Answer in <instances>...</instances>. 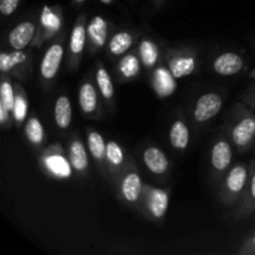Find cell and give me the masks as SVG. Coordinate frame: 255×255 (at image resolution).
I'll list each match as a JSON object with an SVG mask.
<instances>
[{"label":"cell","instance_id":"obj_19","mask_svg":"<svg viewBox=\"0 0 255 255\" xmlns=\"http://www.w3.org/2000/svg\"><path fill=\"white\" fill-rule=\"evenodd\" d=\"M141 156L144 167L154 176H166L171 169V162H169L167 154L164 153L163 149L154 144L144 147Z\"/></svg>","mask_w":255,"mask_h":255},{"label":"cell","instance_id":"obj_2","mask_svg":"<svg viewBox=\"0 0 255 255\" xmlns=\"http://www.w3.org/2000/svg\"><path fill=\"white\" fill-rule=\"evenodd\" d=\"M117 198L132 209H139L142 193H143L144 182L138 171L133 157H129L126 167L117 176L114 182Z\"/></svg>","mask_w":255,"mask_h":255},{"label":"cell","instance_id":"obj_9","mask_svg":"<svg viewBox=\"0 0 255 255\" xmlns=\"http://www.w3.org/2000/svg\"><path fill=\"white\" fill-rule=\"evenodd\" d=\"M87 49V19L82 12L74 22L70 32L69 45H67L66 67L69 71H75L81 64L85 50Z\"/></svg>","mask_w":255,"mask_h":255},{"label":"cell","instance_id":"obj_14","mask_svg":"<svg viewBox=\"0 0 255 255\" xmlns=\"http://www.w3.org/2000/svg\"><path fill=\"white\" fill-rule=\"evenodd\" d=\"M110 22L101 15H96L87 22V52L94 56L105 49L109 42Z\"/></svg>","mask_w":255,"mask_h":255},{"label":"cell","instance_id":"obj_38","mask_svg":"<svg viewBox=\"0 0 255 255\" xmlns=\"http://www.w3.org/2000/svg\"><path fill=\"white\" fill-rule=\"evenodd\" d=\"M251 77H253V79H255V69L251 72Z\"/></svg>","mask_w":255,"mask_h":255},{"label":"cell","instance_id":"obj_8","mask_svg":"<svg viewBox=\"0 0 255 255\" xmlns=\"http://www.w3.org/2000/svg\"><path fill=\"white\" fill-rule=\"evenodd\" d=\"M65 56V34L61 32L47 46L39 67L40 80L45 86H49L56 79Z\"/></svg>","mask_w":255,"mask_h":255},{"label":"cell","instance_id":"obj_3","mask_svg":"<svg viewBox=\"0 0 255 255\" xmlns=\"http://www.w3.org/2000/svg\"><path fill=\"white\" fill-rule=\"evenodd\" d=\"M37 164L45 176L55 181H66L74 176L69 154L60 142H54L42 148L37 157Z\"/></svg>","mask_w":255,"mask_h":255},{"label":"cell","instance_id":"obj_34","mask_svg":"<svg viewBox=\"0 0 255 255\" xmlns=\"http://www.w3.org/2000/svg\"><path fill=\"white\" fill-rule=\"evenodd\" d=\"M0 124L4 129H9L14 125L12 112L1 104H0Z\"/></svg>","mask_w":255,"mask_h":255},{"label":"cell","instance_id":"obj_10","mask_svg":"<svg viewBox=\"0 0 255 255\" xmlns=\"http://www.w3.org/2000/svg\"><path fill=\"white\" fill-rule=\"evenodd\" d=\"M167 67L177 80L193 74L198 67V55L193 49H167L163 55Z\"/></svg>","mask_w":255,"mask_h":255},{"label":"cell","instance_id":"obj_15","mask_svg":"<svg viewBox=\"0 0 255 255\" xmlns=\"http://www.w3.org/2000/svg\"><path fill=\"white\" fill-rule=\"evenodd\" d=\"M89 148L84 143L81 137L75 132L71 134L67 142V154H69L70 163H71L74 174L79 178H85L89 173Z\"/></svg>","mask_w":255,"mask_h":255},{"label":"cell","instance_id":"obj_18","mask_svg":"<svg viewBox=\"0 0 255 255\" xmlns=\"http://www.w3.org/2000/svg\"><path fill=\"white\" fill-rule=\"evenodd\" d=\"M137 40V34L131 29H121L115 32L106 45V56L110 59H120L131 51Z\"/></svg>","mask_w":255,"mask_h":255},{"label":"cell","instance_id":"obj_35","mask_svg":"<svg viewBox=\"0 0 255 255\" xmlns=\"http://www.w3.org/2000/svg\"><path fill=\"white\" fill-rule=\"evenodd\" d=\"M243 102L255 111V85L249 87L243 94Z\"/></svg>","mask_w":255,"mask_h":255},{"label":"cell","instance_id":"obj_26","mask_svg":"<svg viewBox=\"0 0 255 255\" xmlns=\"http://www.w3.org/2000/svg\"><path fill=\"white\" fill-rule=\"evenodd\" d=\"M137 54H138L139 60L142 62V66L147 71H152L159 65L161 60V50H159L158 44L151 37L143 36L137 44Z\"/></svg>","mask_w":255,"mask_h":255},{"label":"cell","instance_id":"obj_37","mask_svg":"<svg viewBox=\"0 0 255 255\" xmlns=\"http://www.w3.org/2000/svg\"><path fill=\"white\" fill-rule=\"evenodd\" d=\"M72 1H74V4L76 5V6H80V5L84 4V2L86 1V0H72Z\"/></svg>","mask_w":255,"mask_h":255},{"label":"cell","instance_id":"obj_16","mask_svg":"<svg viewBox=\"0 0 255 255\" xmlns=\"http://www.w3.org/2000/svg\"><path fill=\"white\" fill-rule=\"evenodd\" d=\"M86 144L89 148L90 156L92 161L96 164L97 169L101 172L102 176L109 181V172L106 166V151L107 142L105 141L101 132L96 131L94 128H86Z\"/></svg>","mask_w":255,"mask_h":255},{"label":"cell","instance_id":"obj_32","mask_svg":"<svg viewBox=\"0 0 255 255\" xmlns=\"http://www.w3.org/2000/svg\"><path fill=\"white\" fill-rule=\"evenodd\" d=\"M239 255H255V231L246 237L238 251Z\"/></svg>","mask_w":255,"mask_h":255},{"label":"cell","instance_id":"obj_23","mask_svg":"<svg viewBox=\"0 0 255 255\" xmlns=\"http://www.w3.org/2000/svg\"><path fill=\"white\" fill-rule=\"evenodd\" d=\"M95 82L99 89L100 95H101L102 101L106 104V107L109 111L115 110V86L112 77L110 75L109 70L104 65V62L97 60L96 66H95Z\"/></svg>","mask_w":255,"mask_h":255},{"label":"cell","instance_id":"obj_5","mask_svg":"<svg viewBox=\"0 0 255 255\" xmlns=\"http://www.w3.org/2000/svg\"><path fill=\"white\" fill-rule=\"evenodd\" d=\"M169 202H171V189L159 188L144 183L138 211L149 221L154 223H162L168 212Z\"/></svg>","mask_w":255,"mask_h":255},{"label":"cell","instance_id":"obj_4","mask_svg":"<svg viewBox=\"0 0 255 255\" xmlns=\"http://www.w3.org/2000/svg\"><path fill=\"white\" fill-rule=\"evenodd\" d=\"M249 179V164L238 162L231 167L221 181L218 199L227 208H234L241 202Z\"/></svg>","mask_w":255,"mask_h":255},{"label":"cell","instance_id":"obj_22","mask_svg":"<svg viewBox=\"0 0 255 255\" xmlns=\"http://www.w3.org/2000/svg\"><path fill=\"white\" fill-rule=\"evenodd\" d=\"M129 157L126 156L124 147L115 139L107 141V151H106V166L109 172V182L114 184L115 179L117 178L122 169L126 167Z\"/></svg>","mask_w":255,"mask_h":255},{"label":"cell","instance_id":"obj_7","mask_svg":"<svg viewBox=\"0 0 255 255\" xmlns=\"http://www.w3.org/2000/svg\"><path fill=\"white\" fill-rule=\"evenodd\" d=\"M233 143L224 131L217 136L212 144L209 162L212 174L217 182H221L231 169L233 162Z\"/></svg>","mask_w":255,"mask_h":255},{"label":"cell","instance_id":"obj_11","mask_svg":"<svg viewBox=\"0 0 255 255\" xmlns=\"http://www.w3.org/2000/svg\"><path fill=\"white\" fill-rule=\"evenodd\" d=\"M224 105L222 94L208 91L199 95L192 106V120L197 127L204 126L218 116Z\"/></svg>","mask_w":255,"mask_h":255},{"label":"cell","instance_id":"obj_31","mask_svg":"<svg viewBox=\"0 0 255 255\" xmlns=\"http://www.w3.org/2000/svg\"><path fill=\"white\" fill-rule=\"evenodd\" d=\"M15 100V87L12 84L11 76L7 74H1V84H0V104L12 112Z\"/></svg>","mask_w":255,"mask_h":255},{"label":"cell","instance_id":"obj_17","mask_svg":"<svg viewBox=\"0 0 255 255\" xmlns=\"http://www.w3.org/2000/svg\"><path fill=\"white\" fill-rule=\"evenodd\" d=\"M37 30V22L32 19L24 20L15 25L7 34V42L12 50H25L31 46Z\"/></svg>","mask_w":255,"mask_h":255},{"label":"cell","instance_id":"obj_1","mask_svg":"<svg viewBox=\"0 0 255 255\" xmlns=\"http://www.w3.org/2000/svg\"><path fill=\"white\" fill-rule=\"evenodd\" d=\"M223 131L239 153L255 146V111L247 104H236L226 117Z\"/></svg>","mask_w":255,"mask_h":255},{"label":"cell","instance_id":"obj_28","mask_svg":"<svg viewBox=\"0 0 255 255\" xmlns=\"http://www.w3.org/2000/svg\"><path fill=\"white\" fill-rule=\"evenodd\" d=\"M24 133L27 143L35 149H42L46 139L44 125L35 114L29 115L24 125Z\"/></svg>","mask_w":255,"mask_h":255},{"label":"cell","instance_id":"obj_27","mask_svg":"<svg viewBox=\"0 0 255 255\" xmlns=\"http://www.w3.org/2000/svg\"><path fill=\"white\" fill-rule=\"evenodd\" d=\"M168 139L171 146L176 151L183 152L188 148L189 141H191V134H189L188 125H187L186 120H184L182 115H178L172 121L168 132Z\"/></svg>","mask_w":255,"mask_h":255},{"label":"cell","instance_id":"obj_39","mask_svg":"<svg viewBox=\"0 0 255 255\" xmlns=\"http://www.w3.org/2000/svg\"><path fill=\"white\" fill-rule=\"evenodd\" d=\"M254 152H255V146H254Z\"/></svg>","mask_w":255,"mask_h":255},{"label":"cell","instance_id":"obj_29","mask_svg":"<svg viewBox=\"0 0 255 255\" xmlns=\"http://www.w3.org/2000/svg\"><path fill=\"white\" fill-rule=\"evenodd\" d=\"M15 100L14 107H12V117H14V125L16 128L24 127L27 117H29V99H27L26 91L20 82H15Z\"/></svg>","mask_w":255,"mask_h":255},{"label":"cell","instance_id":"obj_20","mask_svg":"<svg viewBox=\"0 0 255 255\" xmlns=\"http://www.w3.org/2000/svg\"><path fill=\"white\" fill-rule=\"evenodd\" d=\"M255 213V159L249 163V179L241 202L233 208V217L238 221Z\"/></svg>","mask_w":255,"mask_h":255},{"label":"cell","instance_id":"obj_21","mask_svg":"<svg viewBox=\"0 0 255 255\" xmlns=\"http://www.w3.org/2000/svg\"><path fill=\"white\" fill-rule=\"evenodd\" d=\"M212 69L221 76H234L246 69V61L238 52L226 51L214 57Z\"/></svg>","mask_w":255,"mask_h":255},{"label":"cell","instance_id":"obj_33","mask_svg":"<svg viewBox=\"0 0 255 255\" xmlns=\"http://www.w3.org/2000/svg\"><path fill=\"white\" fill-rule=\"evenodd\" d=\"M20 0H0V12L2 16H10L16 11Z\"/></svg>","mask_w":255,"mask_h":255},{"label":"cell","instance_id":"obj_36","mask_svg":"<svg viewBox=\"0 0 255 255\" xmlns=\"http://www.w3.org/2000/svg\"><path fill=\"white\" fill-rule=\"evenodd\" d=\"M151 1L152 4L154 5L156 9H161V7L164 5V2H166V0H151Z\"/></svg>","mask_w":255,"mask_h":255},{"label":"cell","instance_id":"obj_30","mask_svg":"<svg viewBox=\"0 0 255 255\" xmlns=\"http://www.w3.org/2000/svg\"><path fill=\"white\" fill-rule=\"evenodd\" d=\"M54 121L60 131H66L72 122V105L69 96L59 95L54 104Z\"/></svg>","mask_w":255,"mask_h":255},{"label":"cell","instance_id":"obj_24","mask_svg":"<svg viewBox=\"0 0 255 255\" xmlns=\"http://www.w3.org/2000/svg\"><path fill=\"white\" fill-rule=\"evenodd\" d=\"M169 69L163 65H158L151 71V85L156 95L161 99L168 97L176 91L177 81Z\"/></svg>","mask_w":255,"mask_h":255},{"label":"cell","instance_id":"obj_12","mask_svg":"<svg viewBox=\"0 0 255 255\" xmlns=\"http://www.w3.org/2000/svg\"><path fill=\"white\" fill-rule=\"evenodd\" d=\"M100 91L96 86L95 79L86 77L81 82L77 92L79 107L84 117L90 120H100L102 117V104L100 99Z\"/></svg>","mask_w":255,"mask_h":255},{"label":"cell","instance_id":"obj_25","mask_svg":"<svg viewBox=\"0 0 255 255\" xmlns=\"http://www.w3.org/2000/svg\"><path fill=\"white\" fill-rule=\"evenodd\" d=\"M142 67L143 66H142L138 54H137V50H131L124 56L120 57L116 67H115V71H116L119 81L128 82L138 77Z\"/></svg>","mask_w":255,"mask_h":255},{"label":"cell","instance_id":"obj_13","mask_svg":"<svg viewBox=\"0 0 255 255\" xmlns=\"http://www.w3.org/2000/svg\"><path fill=\"white\" fill-rule=\"evenodd\" d=\"M31 55L25 50H12L1 51L0 54V71L11 77L26 80L27 75L31 74Z\"/></svg>","mask_w":255,"mask_h":255},{"label":"cell","instance_id":"obj_6","mask_svg":"<svg viewBox=\"0 0 255 255\" xmlns=\"http://www.w3.org/2000/svg\"><path fill=\"white\" fill-rule=\"evenodd\" d=\"M64 25V14L60 4L47 5L45 4L40 11L37 20V30L31 47H42L46 42L52 41L60 35Z\"/></svg>","mask_w":255,"mask_h":255}]
</instances>
